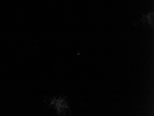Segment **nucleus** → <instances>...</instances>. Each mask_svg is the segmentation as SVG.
<instances>
[{
  "label": "nucleus",
  "instance_id": "f257e3e1",
  "mask_svg": "<svg viewBox=\"0 0 154 116\" xmlns=\"http://www.w3.org/2000/svg\"><path fill=\"white\" fill-rule=\"evenodd\" d=\"M50 105L60 115H66L67 112H70L69 105L65 99L54 98L52 100Z\"/></svg>",
  "mask_w": 154,
  "mask_h": 116
}]
</instances>
